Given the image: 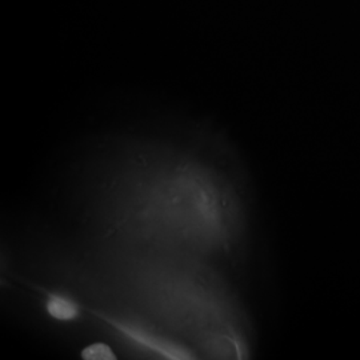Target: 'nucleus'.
I'll use <instances>...</instances> for the list:
<instances>
[{
	"mask_svg": "<svg viewBox=\"0 0 360 360\" xmlns=\"http://www.w3.org/2000/svg\"><path fill=\"white\" fill-rule=\"evenodd\" d=\"M111 324H114L120 333L129 336V339L163 355L167 359H191L193 358L190 355V352L186 351L184 348L179 347V346H176L168 340H165L156 335H153L143 328L129 326V324H123V323L112 322V321H111Z\"/></svg>",
	"mask_w": 360,
	"mask_h": 360,
	"instance_id": "1",
	"label": "nucleus"
},
{
	"mask_svg": "<svg viewBox=\"0 0 360 360\" xmlns=\"http://www.w3.org/2000/svg\"><path fill=\"white\" fill-rule=\"evenodd\" d=\"M47 312L51 315L53 319L62 321V322H70L74 321L79 314L77 303L71 299H67L62 295H50L47 300Z\"/></svg>",
	"mask_w": 360,
	"mask_h": 360,
	"instance_id": "2",
	"label": "nucleus"
},
{
	"mask_svg": "<svg viewBox=\"0 0 360 360\" xmlns=\"http://www.w3.org/2000/svg\"><path fill=\"white\" fill-rule=\"evenodd\" d=\"M82 358L87 360H112L116 356L112 349L104 343H95L84 348L82 352Z\"/></svg>",
	"mask_w": 360,
	"mask_h": 360,
	"instance_id": "3",
	"label": "nucleus"
}]
</instances>
